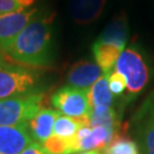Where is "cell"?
Here are the masks:
<instances>
[{"label":"cell","instance_id":"19","mask_svg":"<svg viewBox=\"0 0 154 154\" xmlns=\"http://www.w3.org/2000/svg\"><path fill=\"white\" fill-rule=\"evenodd\" d=\"M107 81H109V87H110L111 93L114 96H121L127 89L126 79L119 72H111L107 75Z\"/></svg>","mask_w":154,"mask_h":154},{"label":"cell","instance_id":"9","mask_svg":"<svg viewBox=\"0 0 154 154\" xmlns=\"http://www.w3.org/2000/svg\"><path fill=\"white\" fill-rule=\"evenodd\" d=\"M102 75L104 73L96 63L82 60L71 66L66 75V81L71 87L88 90Z\"/></svg>","mask_w":154,"mask_h":154},{"label":"cell","instance_id":"2","mask_svg":"<svg viewBox=\"0 0 154 154\" xmlns=\"http://www.w3.org/2000/svg\"><path fill=\"white\" fill-rule=\"evenodd\" d=\"M126 79L127 100L135 98L146 88L152 75L147 57L138 46L125 48L114 66Z\"/></svg>","mask_w":154,"mask_h":154},{"label":"cell","instance_id":"21","mask_svg":"<svg viewBox=\"0 0 154 154\" xmlns=\"http://www.w3.org/2000/svg\"><path fill=\"white\" fill-rule=\"evenodd\" d=\"M20 154H50V153H48L44 149L42 144L38 143V142H32V143L29 144L28 146L23 149Z\"/></svg>","mask_w":154,"mask_h":154},{"label":"cell","instance_id":"1","mask_svg":"<svg viewBox=\"0 0 154 154\" xmlns=\"http://www.w3.org/2000/svg\"><path fill=\"white\" fill-rule=\"evenodd\" d=\"M53 15H35L17 35L7 55L31 69L47 67L55 58Z\"/></svg>","mask_w":154,"mask_h":154},{"label":"cell","instance_id":"12","mask_svg":"<svg viewBox=\"0 0 154 154\" xmlns=\"http://www.w3.org/2000/svg\"><path fill=\"white\" fill-rule=\"evenodd\" d=\"M127 40H128V20L125 13H121L107 24V26L100 33V35L96 41L105 45H111L123 50L127 45Z\"/></svg>","mask_w":154,"mask_h":154},{"label":"cell","instance_id":"16","mask_svg":"<svg viewBox=\"0 0 154 154\" xmlns=\"http://www.w3.org/2000/svg\"><path fill=\"white\" fill-rule=\"evenodd\" d=\"M103 154H140L137 143L118 129L113 139L103 149Z\"/></svg>","mask_w":154,"mask_h":154},{"label":"cell","instance_id":"8","mask_svg":"<svg viewBox=\"0 0 154 154\" xmlns=\"http://www.w3.org/2000/svg\"><path fill=\"white\" fill-rule=\"evenodd\" d=\"M30 143L32 137L28 122L0 127V154H20Z\"/></svg>","mask_w":154,"mask_h":154},{"label":"cell","instance_id":"17","mask_svg":"<svg viewBox=\"0 0 154 154\" xmlns=\"http://www.w3.org/2000/svg\"><path fill=\"white\" fill-rule=\"evenodd\" d=\"M81 127L82 125L78 119L60 114L54 123L53 135L61 138H72Z\"/></svg>","mask_w":154,"mask_h":154},{"label":"cell","instance_id":"4","mask_svg":"<svg viewBox=\"0 0 154 154\" xmlns=\"http://www.w3.org/2000/svg\"><path fill=\"white\" fill-rule=\"evenodd\" d=\"M42 102L44 95L41 93L0 99V127L29 122L41 110Z\"/></svg>","mask_w":154,"mask_h":154},{"label":"cell","instance_id":"5","mask_svg":"<svg viewBox=\"0 0 154 154\" xmlns=\"http://www.w3.org/2000/svg\"><path fill=\"white\" fill-rule=\"evenodd\" d=\"M131 129L140 154H154V90L134 114Z\"/></svg>","mask_w":154,"mask_h":154},{"label":"cell","instance_id":"6","mask_svg":"<svg viewBox=\"0 0 154 154\" xmlns=\"http://www.w3.org/2000/svg\"><path fill=\"white\" fill-rule=\"evenodd\" d=\"M51 104L61 114L74 119L88 116L90 112L88 90L71 86L58 89L51 97Z\"/></svg>","mask_w":154,"mask_h":154},{"label":"cell","instance_id":"18","mask_svg":"<svg viewBox=\"0 0 154 154\" xmlns=\"http://www.w3.org/2000/svg\"><path fill=\"white\" fill-rule=\"evenodd\" d=\"M44 149L50 154H72L71 139L51 135L42 143Z\"/></svg>","mask_w":154,"mask_h":154},{"label":"cell","instance_id":"14","mask_svg":"<svg viewBox=\"0 0 154 154\" xmlns=\"http://www.w3.org/2000/svg\"><path fill=\"white\" fill-rule=\"evenodd\" d=\"M88 100L90 109L98 106L112 107L114 103V95L111 93L109 87L107 75H102L88 89Z\"/></svg>","mask_w":154,"mask_h":154},{"label":"cell","instance_id":"11","mask_svg":"<svg viewBox=\"0 0 154 154\" xmlns=\"http://www.w3.org/2000/svg\"><path fill=\"white\" fill-rule=\"evenodd\" d=\"M61 113L53 109H41L28 122L29 131L32 139L42 144L53 135V128L57 116Z\"/></svg>","mask_w":154,"mask_h":154},{"label":"cell","instance_id":"23","mask_svg":"<svg viewBox=\"0 0 154 154\" xmlns=\"http://www.w3.org/2000/svg\"><path fill=\"white\" fill-rule=\"evenodd\" d=\"M75 154H100L97 151H87V152H81V153H75Z\"/></svg>","mask_w":154,"mask_h":154},{"label":"cell","instance_id":"10","mask_svg":"<svg viewBox=\"0 0 154 154\" xmlns=\"http://www.w3.org/2000/svg\"><path fill=\"white\" fill-rule=\"evenodd\" d=\"M106 0H70V15L78 25H89L102 16Z\"/></svg>","mask_w":154,"mask_h":154},{"label":"cell","instance_id":"3","mask_svg":"<svg viewBox=\"0 0 154 154\" xmlns=\"http://www.w3.org/2000/svg\"><path fill=\"white\" fill-rule=\"evenodd\" d=\"M40 75L34 69L0 61V99L39 93Z\"/></svg>","mask_w":154,"mask_h":154},{"label":"cell","instance_id":"22","mask_svg":"<svg viewBox=\"0 0 154 154\" xmlns=\"http://www.w3.org/2000/svg\"><path fill=\"white\" fill-rule=\"evenodd\" d=\"M17 1L21 4V6H22L24 9H28V7L32 6L35 2V0H17Z\"/></svg>","mask_w":154,"mask_h":154},{"label":"cell","instance_id":"15","mask_svg":"<svg viewBox=\"0 0 154 154\" xmlns=\"http://www.w3.org/2000/svg\"><path fill=\"white\" fill-rule=\"evenodd\" d=\"M89 126H103L106 128L118 130L120 128V121H119V116H118L116 110L113 107L98 106V107L90 109Z\"/></svg>","mask_w":154,"mask_h":154},{"label":"cell","instance_id":"7","mask_svg":"<svg viewBox=\"0 0 154 154\" xmlns=\"http://www.w3.org/2000/svg\"><path fill=\"white\" fill-rule=\"evenodd\" d=\"M38 14L37 8H28L0 15V60L7 55L17 35Z\"/></svg>","mask_w":154,"mask_h":154},{"label":"cell","instance_id":"13","mask_svg":"<svg viewBox=\"0 0 154 154\" xmlns=\"http://www.w3.org/2000/svg\"><path fill=\"white\" fill-rule=\"evenodd\" d=\"M91 49H93L96 64L102 69L105 75H109L112 72V69L116 66L118 58L120 57L121 53L123 51L118 47L102 44L98 41L94 42Z\"/></svg>","mask_w":154,"mask_h":154},{"label":"cell","instance_id":"20","mask_svg":"<svg viewBox=\"0 0 154 154\" xmlns=\"http://www.w3.org/2000/svg\"><path fill=\"white\" fill-rule=\"evenodd\" d=\"M23 9L24 8L17 0H0V15L23 11Z\"/></svg>","mask_w":154,"mask_h":154}]
</instances>
